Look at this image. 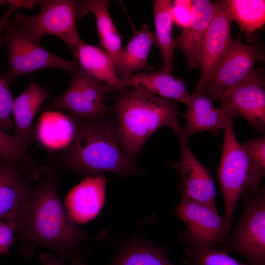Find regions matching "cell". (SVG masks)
Wrapping results in <instances>:
<instances>
[{
    "label": "cell",
    "mask_w": 265,
    "mask_h": 265,
    "mask_svg": "<svg viewBox=\"0 0 265 265\" xmlns=\"http://www.w3.org/2000/svg\"><path fill=\"white\" fill-rule=\"evenodd\" d=\"M45 180L31 187L20 210L16 221V232L21 251L33 255L39 245L50 248L73 264L84 265L79 260L80 244L88 239L106 241L107 233L102 231L91 236L80 230L68 216L56 189L55 178L50 164Z\"/></svg>",
    "instance_id": "cell-1"
},
{
    "label": "cell",
    "mask_w": 265,
    "mask_h": 265,
    "mask_svg": "<svg viewBox=\"0 0 265 265\" xmlns=\"http://www.w3.org/2000/svg\"><path fill=\"white\" fill-rule=\"evenodd\" d=\"M76 120L74 137L58 157L63 169L85 175L109 172L120 178L143 173L121 148L116 121L106 116L91 121Z\"/></svg>",
    "instance_id": "cell-2"
},
{
    "label": "cell",
    "mask_w": 265,
    "mask_h": 265,
    "mask_svg": "<svg viewBox=\"0 0 265 265\" xmlns=\"http://www.w3.org/2000/svg\"><path fill=\"white\" fill-rule=\"evenodd\" d=\"M109 110L117 116L120 146L133 160L157 130L172 129L182 115L175 103L133 88L119 92Z\"/></svg>",
    "instance_id": "cell-3"
},
{
    "label": "cell",
    "mask_w": 265,
    "mask_h": 265,
    "mask_svg": "<svg viewBox=\"0 0 265 265\" xmlns=\"http://www.w3.org/2000/svg\"><path fill=\"white\" fill-rule=\"evenodd\" d=\"M228 119L223 131L221 156L217 169L218 182L224 203L225 224L230 230L238 202L245 191L259 188L265 176L260 167L238 143Z\"/></svg>",
    "instance_id": "cell-4"
},
{
    "label": "cell",
    "mask_w": 265,
    "mask_h": 265,
    "mask_svg": "<svg viewBox=\"0 0 265 265\" xmlns=\"http://www.w3.org/2000/svg\"><path fill=\"white\" fill-rule=\"evenodd\" d=\"M3 31V42L9 58L3 75L9 83L20 76L40 69L59 68L71 75L79 69L77 62L64 59L46 50L40 44L41 38L14 22L8 20Z\"/></svg>",
    "instance_id": "cell-5"
},
{
    "label": "cell",
    "mask_w": 265,
    "mask_h": 265,
    "mask_svg": "<svg viewBox=\"0 0 265 265\" xmlns=\"http://www.w3.org/2000/svg\"><path fill=\"white\" fill-rule=\"evenodd\" d=\"M243 211L220 250L242 256L248 265H265V187L244 191Z\"/></svg>",
    "instance_id": "cell-6"
},
{
    "label": "cell",
    "mask_w": 265,
    "mask_h": 265,
    "mask_svg": "<svg viewBox=\"0 0 265 265\" xmlns=\"http://www.w3.org/2000/svg\"><path fill=\"white\" fill-rule=\"evenodd\" d=\"M117 91L81 69L71 74L69 87L56 96L48 110L64 109L84 121L106 116L109 111L105 102L111 93Z\"/></svg>",
    "instance_id": "cell-7"
},
{
    "label": "cell",
    "mask_w": 265,
    "mask_h": 265,
    "mask_svg": "<svg viewBox=\"0 0 265 265\" xmlns=\"http://www.w3.org/2000/svg\"><path fill=\"white\" fill-rule=\"evenodd\" d=\"M264 61L258 44L247 45L239 40H234L203 85L195 89L212 101H219L226 91L241 83L255 72L257 62Z\"/></svg>",
    "instance_id": "cell-8"
},
{
    "label": "cell",
    "mask_w": 265,
    "mask_h": 265,
    "mask_svg": "<svg viewBox=\"0 0 265 265\" xmlns=\"http://www.w3.org/2000/svg\"><path fill=\"white\" fill-rule=\"evenodd\" d=\"M176 215L186 230L180 232V240L197 248H214L229 236L223 217L210 207L181 194L180 202L174 207Z\"/></svg>",
    "instance_id": "cell-9"
},
{
    "label": "cell",
    "mask_w": 265,
    "mask_h": 265,
    "mask_svg": "<svg viewBox=\"0 0 265 265\" xmlns=\"http://www.w3.org/2000/svg\"><path fill=\"white\" fill-rule=\"evenodd\" d=\"M37 3L40 11L31 16L23 13L15 15L14 22L25 27L38 37L53 35L61 39L74 53L81 41L77 31L76 22L80 15L74 0H42Z\"/></svg>",
    "instance_id": "cell-10"
},
{
    "label": "cell",
    "mask_w": 265,
    "mask_h": 265,
    "mask_svg": "<svg viewBox=\"0 0 265 265\" xmlns=\"http://www.w3.org/2000/svg\"><path fill=\"white\" fill-rule=\"evenodd\" d=\"M177 136L181 152L180 159L170 164L181 178V194L217 210L216 189L210 171L197 159L188 143L184 128L178 122L172 129Z\"/></svg>",
    "instance_id": "cell-11"
},
{
    "label": "cell",
    "mask_w": 265,
    "mask_h": 265,
    "mask_svg": "<svg viewBox=\"0 0 265 265\" xmlns=\"http://www.w3.org/2000/svg\"><path fill=\"white\" fill-rule=\"evenodd\" d=\"M262 71L256 69L246 80L226 91L221 107L233 119L243 118L256 129H265V85Z\"/></svg>",
    "instance_id": "cell-12"
},
{
    "label": "cell",
    "mask_w": 265,
    "mask_h": 265,
    "mask_svg": "<svg viewBox=\"0 0 265 265\" xmlns=\"http://www.w3.org/2000/svg\"><path fill=\"white\" fill-rule=\"evenodd\" d=\"M214 13L203 38L199 55L200 88L226 53L234 40L231 33L233 22L224 0L214 2Z\"/></svg>",
    "instance_id": "cell-13"
},
{
    "label": "cell",
    "mask_w": 265,
    "mask_h": 265,
    "mask_svg": "<svg viewBox=\"0 0 265 265\" xmlns=\"http://www.w3.org/2000/svg\"><path fill=\"white\" fill-rule=\"evenodd\" d=\"M40 176L18 163L0 159V218L13 225L31 187Z\"/></svg>",
    "instance_id": "cell-14"
},
{
    "label": "cell",
    "mask_w": 265,
    "mask_h": 265,
    "mask_svg": "<svg viewBox=\"0 0 265 265\" xmlns=\"http://www.w3.org/2000/svg\"><path fill=\"white\" fill-rule=\"evenodd\" d=\"M106 181L103 174L88 176L67 194L64 205L74 222L86 223L99 214L105 203Z\"/></svg>",
    "instance_id": "cell-15"
},
{
    "label": "cell",
    "mask_w": 265,
    "mask_h": 265,
    "mask_svg": "<svg viewBox=\"0 0 265 265\" xmlns=\"http://www.w3.org/2000/svg\"><path fill=\"white\" fill-rule=\"evenodd\" d=\"M141 220L128 239L116 243V251L109 265H174L166 255V247L145 238L142 228L146 221Z\"/></svg>",
    "instance_id": "cell-16"
},
{
    "label": "cell",
    "mask_w": 265,
    "mask_h": 265,
    "mask_svg": "<svg viewBox=\"0 0 265 265\" xmlns=\"http://www.w3.org/2000/svg\"><path fill=\"white\" fill-rule=\"evenodd\" d=\"M121 80L125 88L140 89L175 103L181 102L186 105L191 100V94L187 91L184 80L161 68L155 72L135 73Z\"/></svg>",
    "instance_id": "cell-17"
},
{
    "label": "cell",
    "mask_w": 265,
    "mask_h": 265,
    "mask_svg": "<svg viewBox=\"0 0 265 265\" xmlns=\"http://www.w3.org/2000/svg\"><path fill=\"white\" fill-rule=\"evenodd\" d=\"M193 16L190 25L183 28L174 40L175 48L186 56L190 69L199 65L201 43L214 13V2L209 0H192Z\"/></svg>",
    "instance_id": "cell-18"
},
{
    "label": "cell",
    "mask_w": 265,
    "mask_h": 265,
    "mask_svg": "<svg viewBox=\"0 0 265 265\" xmlns=\"http://www.w3.org/2000/svg\"><path fill=\"white\" fill-rule=\"evenodd\" d=\"M186 106V111L182 116L186 120L184 131L188 138L203 131H209L216 135L231 118L223 108L215 107L210 98L196 89L191 94L190 101Z\"/></svg>",
    "instance_id": "cell-19"
},
{
    "label": "cell",
    "mask_w": 265,
    "mask_h": 265,
    "mask_svg": "<svg viewBox=\"0 0 265 265\" xmlns=\"http://www.w3.org/2000/svg\"><path fill=\"white\" fill-rule=\"evenodd\" d=\"M50 97V94L31 79L28 86L14 99V136L25 149L26 150L31 140L33 119L43 103Z\"/></svg>",
    "instance_id": "cell-20"
},
{
    "label": "cell",
    "mask_w": 265,
    "mask_h": 265,
    "mask_svg": "<svg viewBox=\"0 0 265 265\" xmlns=\"http://www.w3.org/2000/svg\"><path fill=\"white\" fill-rule=\"evenodd\" d=\"M76 127V118L72 116L59 111H45L36 124L35 137L49 151H63L73 140Z\"/></svg>",
    "instance_id": "cell-21"
},
{
    "label": "cell",
    "mask_w": 265,
    "mask_h": 265,
    "mask_svg": "<svg viewBox=\"0 0 265 265\" xmlns=\"http://www.w3.org/2000/svg\"><path fill=\"white\" fill-rule=\"evenodd\" d=\"M74 3L80 18H83L89 12L94 15L100 45L111 56L116 65L123 48L121 36L108 11L109 1L74 0Z\"/></svg>",
    "instance_id": "cell-22"
},
{
    "label": "cell",
    "mask_w": 265,
    "mask_h": 265,
    "mask_svg": "<svg viewBox=\"0 0 265 265\" xmlns=\"http://www.w3.org/2000/svg\"><path fill=\"white\" fill-rule=\"evenodd\" d=\"M73 54L81 69L112 86L117 91L122 92L126 89L117 76L114 60L104 50L81 40Z\"/></svg>",
    "instance_id": "cell-23"
},
{
    "label": "cell",
    "mask_w": 265,
    "mask_h": 265,
    "mask_svg": "<svg viewBox=\"0 0 265 265\" xmlns=\"http://www.w3.org/2000/svg\"><path fill=\"white\" fill-rule=\"evenodd\" d=\"M155 43V34L146 24L134 31L131 39L123 48L117 64L119 78L126 80L140 70H149L147 59L151 47Z\"/></svg>",
    "instance_id": "cell-24"
},
{
    "label": "cell",
    "mask_w": 265,
    "mask_h": 265,
    "mask_svg": "<svg viewBox=\"0 0 265 265\" xmlns=\"http://www.w3.org/2000/svg\"><path fill=\"white\" fill-rule=\"evenodd\" d=\"M172 1H153L155 43L159 49L163 60L161 68L171 73L173 69L174 40L171 16Z\"/></svg>",
    "instance_id": "cell-25"
},
{
    "label": "cell",
    "mask_w": 265,
    "mask_h": 265,
    "mask_svg": "<svg viewBox=\"0 0 265 265\" xmlns=\"http://www.w3.org/2000/svg\"><path fill=\"white\" fill-rule=\"evenodd\" d=\"M233 21L238 25L240 33L244 31L248 38L265 23L264 0H224Z\"/></svg>",
    "instance_id": "cell-26"
},
{
    "label": "cell",
    "mask_w": 265,
    "mask_h": 265,
    "mask_svg": "<svg viewBox=\"0 0 265 265\" xmlns=\"http://www.w3.org/2000/svg\"><path fill=\"white\" fill-rule=\"evenodd\" d=\"M0 159L14 161L33 172H39L43 169L20 145L14 136L8 135L0 128Z\"/></svg>",
    "instance_id": "cell-27"
},
{
    "label": "cell",
    "mask_w": 265,
    "mask_h": 265,
    "mask_svg": "<svg viewBox=\"0 0 265 265\" xmlns=\"http://www.w3.org/2000/svg\"><path fill=\"white\" fill-rule=\"evenodd\" d=\"M185 265H248L221 250L190 246L186 248Z\"/></svg>",
    "instance_id": "cell-28"
},
{
    "label": "cell",
    "mask_w": 265,
    "mask_h": 265,
    "mask_svg": "<svg viewBox=\"0 0 265 265\" xmlns=\"http://www.w3.org/2000/svg\"><path fill=\"white\" fill-rule=\"evenodd\" d=\"M5 76H0V128L11 130L13 124L11 119L14 98Z\"/></svg>",
    "instance_id": "cell-29"
},
{
    "label": "cell",
    "mask_w": 265,
    "mask_h": 265,
    "mask_svg": "<svg viewBox=\"0 0 265 265\" xmlns=\"http://www.w3.org/2000/svg\"><path fill=\"white\" fill-rule=\"evenodd\" d=\"M171 13L173 23L183 28L186 27L192 19V0H174L172 2Z\"/></svg>",
    "instance_id": "cell-30"
},
{
    "label": "cell",
    "mask_w": 265,
    "mask_h": 265,
    "mask_svg": "<svg viewBox=\"0 0 265 265\" xmlns=\"http://www.w3.org/2000/svg\"><path fill=\"white\" fill-rule=\"evenodd\" d=\"M240 145L251 158L265 170V135L244 141Z\"/></svg>",
    "instance_id": "cell-31"
},
{
    "label": "cell",
    "mask_w": 265,
    "mask_h": 265,
    "mask_svg": "<svg viewBox=\"0 0 265 265\" xmlns=\"http://www.w3.org/2000/svg\"><path fill=\"white\" fill-rule=\"evenodd\" d=\"M16 227L0 218V255L7 253L15 241Z\"/></svg>",
    "instance_id": "cell-32"
},
{
    "label": "cell",
    "mask_w": 265,
    "mask_h": 265,
    "mask_svg": "<svg viewBox=\"0 0 265 265\" xmlns=\"http://www.w3.org/2000/svg\"><path fill=\"white\" fill-rule=\"evenodd\" d=\"M1 3L2 4H9V6L0 18V46L3 43L1 33L10 16L19 8L24 7L28 9L31 5L29 0H2Z\"/></svg>",
    "instance_id": "cell-33"
},
{
    "label": "cell",
    "mask_w": 265,
    "mask_h": 265,
    "mask_svg": "<svg viewBox=\"0 0 265 265\" xmlns=\"http://www.w3.org/2000/svg\"><path fill=\"white\" fill-rule=\"evenodd\" d=\"M41 260L44 265H64L61 264L53 255L50 253H44L41 256ZM71 265H81L72 264Z\"/></svg>",
    "instance_id": "cell-34"
}]
</instances>
